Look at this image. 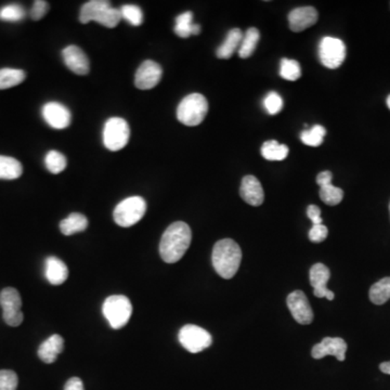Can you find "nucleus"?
Masks as SVG:
<instances>
[{"mask_svg": "<svg viewBox=\"0 0 390 390\" xmlns=\"http://www.w3.org/2000/svg\"><path fill=\"white\" fill-rule=\"evenodd\" d=\"M191 240V229L187 223L183 221L172 223L160 239V258L167 264L179 262L190 248Z\"/></svg>", "mask_w": 390, "mask_h": 390, "instance_id": "1", "label": "nucleus"}, {"mask_svg": "<svg viewBox=\"0 0 390 390\" xmlns=\"http://www.w3.org/2000/svg\"><path fill=\"white\" fill-rule=\"evenodd\" d=\"M242 260V250L238 243L223 239L215 244L211 262L217 273L223 279H231L238 272Z\"/></svg>", "mask_w": 390, "mask_h": 390, "instance_id": "2", "label": "nucleus"}, {"mask_svg": "<svg viewBox=\"0 0 390 390\" xmlns=\"http://www.w3.org/2000/svg\"><path fill=\"white\" fill-rule=\"evenodd\" d=\"M209 113V102L201 93H191L183 98L177 107V119L186 126L201 124Z\"/></svg>", "mask_w": 390, "mask_h": 390, "instance_id": "3", "label": "nucleus"}, {"mask_svg": "<svg viewBox=\"0 0 390 390\" xmlns=\"http://www.w3.org/2000/svg\"><path fill=\"white\" fill-rule=\"evenodd\" d=\"M102 313L112 329L119 330L130 320L133 305L126 296H110L102 306Z\"/></svg>", "mask_w": 390, "mask_h": 390, "instance_id": "4", "label": "nucleus"}, {"mask_svg": "<svg viewBox=\"0 0 390 390\" xmlns=\"http://www.w3.org/2000/svg\"><path fill=\"white\" fill-rule=\"evenodd\" d=\"M147 211V202L141 197H131L125 199L115 207V223L121 227L128 228L136 225L144 216Z\"/></svg>", "mask_w": 390, "mask_h": 390, "instance_id": "5", "label": "nucleus"}, {"mask_svg": "<svg viewBox=\"0 0 390 390\" xmlns=\"http://www.w3.org/2000/svg\"><path fill=\"white\" fill-rule=\"evenodd\" d=\"M130 138L128 123L121 117H111L103 128V143L105 148L112 152L121 150L126 147Z\"/></svg>", "mask_w": 390, "mask_h": 390, "instance_id": "6", "label": "nucleus"}, {"mask_svg": "<svg viewBox=\"0 0 390 390\" xmlns=\"http://www.w3.org/2000/svg\"><path fill=\"white\" fill-rule=\"evenodd\" d=\"M178 337L181 346L191 354L203 352L213 343L211 335L207 330L194 324L184 325Z\"/></svg>", "mask_w": 390, "mask_h": 390, "instance_id": "7", "label": "nucleus"}, {"mask_svg": "<svg viewBox=\"0 0 390 390\" xmlns=\"http://www.w3.org/2000/svg\"><path fill=\"white\" fill-rule=\"evenodd\" d=\"M319 58L325 68L335 70L344 63L346 59V46L342 39L324 37L319 45Z\"/></svg>", "mask_w": 390, "mask_h": 390, "instance_id": "8", "label": "nucleus"}, {"mask_svg": "<svg viewBox=\"0 0 390 390\" xmlns=\"http://www.w3.org/2000/svg\"><path fill=\"white\" fill-rule=\"evenodd\" d=\"M0 306L3 308V317L10 327H19L23 322L22 299L17 290L13 287L3 289L0 293Z\"/></svg>", "mask_w": 390, "mask_h": 390, "instance_id": "9", "label": "nucleus"}, {"mask_svg": "<svg viewBox=\"0 0 390 390\" xmlns=\"http://www.w3.org/2000/svg\"><path fill=\"white\" fill-rule=\"evenodd\" d=\"M163 70L154 61L147 60L139 66L135 76V85L138 89L149 90L158 85L162 80Z\"/></svg>", "mask_w": 390, "mask_h": 390, "instance_id": "10", "label": "nucleus"}, {"mask_svg": "<svg viewBox=\"0 0 390 390\" xmlns=\"http://www.w3.org/2000/svg\"><path fill=\"white\" fill-rule=\"evenodd\" d=\"M287 306L292 315L299 324H310L313 321V311L307 296L301 291H295L287 296Z\"/></svg>", "mask_w": 390, "mask_h": 390, "instance_id": "11", "label": "nucleus"}, {"mask_svg": "<svg viewBox=\"0 0 390 390\" xmlns=\"http://www.w3.org/2000/svg\"><path fill=\"white\" fill-rule=\"evenodd\" d=\"M347 344L340 337H325L322 342L315 345L311 350L313 359H322L327 356L336 357L338 361L346 358Z\"/></svg>", "mask_w": 390, "mask_h": 390, "instance_id": "12", "label": "nucleus"}, {"mask_svg": "<svg viewBox=\"0 0 390 390\" xmlns=\"http://www.w3.org/2000/svg\"><path fill=\"white\" fill-rule=\"evenodd\" d=\"M43 117L49 126L54 129H64L70 126V110L59 102H48L42 110Z\"/></svg>", "mask_w": 390, "mask_h": 390, "instance_id": "13", "label": "nucleus"}, {"mask_svg": "<svg viewBox=\"0 0 390 390\" xmlns=\"http://www.w3.org/2000/svg\"><path fill=\"white\" fill-rule=\"evenodd\" d=\"M309 276L315 297L333 301L335 297L334 293L327 287V282L331 278L330 269L325 264H315L311 267Z\"/></svg>", "mask_w": 390, "mask_h": 390, "instance_id": "14", "label": "nucleus"}, {"mask_svg": "<svg viewBox=\"0 0 390 390\" xmlns=\"http://www.w3.org/2000/svg\"><path fill=\"white\" fill-rule=\"evenodd\" d=\"M332 178V172L330 170H325L317 174V183L320 186V199L327 205L335 207L343 201L344 191L340 188L333 186Z\"/></svg>", "mask_w": 390, "mask_h": 390, "instance_id": "15", "label": "nucleus"}, {"mask_svg": "<svg viewBox=\"0 0 390 390\" xmlns=\"http://www.w3.org/2000/svg\"><path fill=\"white\" fill-rule=\"evenodd\" d=\"M62 57H63L64 63L73 73L77 75H87L89 73V60L80 47H66L62 51Z\"/></svg>", "mask_w": 390, "mask_h": 390, "instance_id": "16", "label": "nucleus"}, {"mask_svg": "<svg viewBox=\"0 0 390 390\" xmlns=\"http://www.w3.org/2000/svg\"><path fill=\"white\" fill-rule=\"evenodd\" d=\"M317 11L313 7H299L292 10L289 15L290 29L301 33L317 23Z\"/></svg>", "mask_w": 390, "mask_h": 390, "instance_id": "17", "label": "nucleus"}, {"mask_svg": "<svg viewBox=\"0 0 390 390\" xmlns=\"http://www.w3.org/2000/svg\"><path fill=\"white\" fill-rule=\"evenodd\" d=\"M241 197L252 207H260L264 203V193L262 183L255 176H245L240 189Z\"/></svg>", "mask_w": 390, "mask_h": 390, "instance_id": "18", "label": "nucleus"}, {"mask_svg": "<svg viewBox=\"0 0 390 390\" xmlns=\"http://www.w3.org/2000/svg\"><path fill=\"white\" fill-rule=\"evenodd\" d=\"M64 340L60 335H51L38 348V357L45 363H54L59 354L63 352Z\"/></svg>", "mask_w": 390, "mask_h": 390, "instance_id": "19", "label": "nucleus"}, {"mask_svg": "<svg viewBox=\"0 0 390 390\" xmlns=\"http://www.w3.org/2000/svg\"><path fill=\"white\" fill-rule=\"evenodd\" d=\"M45 276L49 283L52 285H61L68 280V267L62 260L50 256L45 262Z\"/></svg>", "mask_w": 390, "mask_h": 390, "instance_id": "20", "label": "nucleus"}, {"mask_svg": "<svg viewBox=\"0 0 390 390\" xmlns=\"http://www.w3.org/2000/svg\"><path fill=\"white\" fill-rule=\"evenodd\" d=\"M174 31L177 36L188 38L191 35H199L201 33V27L193 22V13L188 11L176 17Z\"/></svg>", "mask_w": 390, "mask_h": 390, "instance_id": "21", "label": "nucleus"}, {"mask_svg": "<svg viewBox=\"0 0 390 390\" xmlns=\"http://www.w3.org/2000/svg\"><path fill=\"white\" fill-rule=\"evenodd\" d=\"M243 34L241 29H233L225 37V42L217 49L216 54L219 59L228 60L233 56L237 49L240 48L242 43Z\"/></svg>", "mask_w": 390, "mask_h": 390, "instance_id": "22", "label": "nucleus"}, {"mask_svg": "<svg viewBox=\"0 0 390 390\" xmlns=\"http://www.w3.org/2000/svg\"><path fill=\"white\" fill-rule=\"evenodd\" d=\"M88 219L83 213H70L68 218L63 219L60 223L61 232L64 235H73L75 233L83 232L87 229Z\"/></svg>", "mask_w": 390, "mask_h": 390, "instance_id": "23", "label": "nucleus"}, {"mask_svg": "<svg viewBox=\"0 0 390 390\" xmlns=\"http://www.w3.org/2000/svg\"><path fill=\"white\" fill-rule=\"evenodd\" d=\"M22 174L23 166L19 160L10 156H0V179H17Z\"/></svg>", "mask_w": 390, "mask_h": 390, "instance_id": "24", "label": "nucleus"}, {"mask_svg": "<svg viewBox=\"0 0 390 390\" xmlns=\"http://www.w3.org/2000/svg\"><path fill=\"white\" fill-rule=\"evenodd\" d=\"M27 73L17 68H1L0 70V90L15 87L24 82Z\"/></svg>", "mask_w": 390, "mask_h": 390, "instance_id": "25", "label": "nucleus"}, {"mask_svg": "<svg viewBox=\"0 0 390 390\" xmlns=\"http://www.w3.org/2000/svg\"><path fill=\"white\" fill-rule=\"evenodd\" d=\"M260 39V33L257 29L250 27L243 36L242 43L239 48V56L241 59H248L254 54Z\"/></svg>", "mask_w": 390, "mask_h": 390, "instance_id": "26", "label": "nucleus"}, {"mask_svg": "<svg viewBox=\"0 0 390 390\" xmlns=\"http://www.w3.org/2000/svg\"><path fill=\"white\" fill-rule=\"evenodd\" d=\"M262 158L268 160H283L289 156V148L278 141H267L262 147Z\"/></svg>", "mask_w": 390, "mask_h": 390, "instance_id": "27", "label": "nucleus"}, {"mask_svg": "<svg viewBox=\"0 0 390 390\" xmlns=\"http://www.w3.org/2000/svg\"><path fill=\"white\" fill-rule=\"evenodd\" d=\"M370 301L375 305H383L390 299V276L376 282L370 289Z\"/></svg>", "mask_w": 390, "mask_h": 390, "instance_id": "28", "label": "nucleus"}, {"mask_svg": "<svg viewBox=\"0 0 390 390\" xmlns=\"http://www.w3.org/2000/svg\"><path fill=\"white\" fill-rule=\"evenodd\" d=\"M111 5L110 1L105 0H91L88 1L80 9V21L83 24L95 21V17H97L98 13L101 11L103 8L107 7Z\"/></svg>", "mask_w": 390, "mask_h": 390, "instance_id": "29", "label": "nucleus"}, {"mask_svg": "<svg viewBox=\"0 0 390 390\" xmlns=\"http://www.w3.org/2000/svg\"><path fill=\"white\" fill-rule=\"evenodd\" d=\"M121 11L119 9H115V8H112L110 5L103 8L98 13L97 17H95V22H98L103 27H109V29H113L121 22Z\"/></svg>", "mask_w": 390, "mask_h": 390, "instance_id": "30", "label": "nucleus"}, {"mask_svg": "<svg viewBox=\"0 0 390 390\" xmlns=\"http://www.w3.org/2000/svg\"><path fill=\"white\" fill-rule=\"evenodd\" d=\"M280 75L284 80L295 82L301 78V66L297 61L286 58L282 59L281 63H280Z\"/></svg>", "mask_w": 390, "mask_h": 390, "instance_id": "31", "label": "nucleus"}, {"mask_svg": "<svg viewBox=\"0 0 390 390\" xmlns=\"http://www.w3.org/2000/svg\"><path fill=\"white\" fill-rule=\"evenodd\" d=\"M325 135H327V129L321 125H315L309 130L303 131L301 139L306 146L319 147L322 144Z\"/></svg>", "mask_w": 390, "mask_h": 390, "instance_id": "32", "label": "nucleus"}, {"mask_svg": "<svg viewBox=\"0 0 390 390\" xmlns=\"http://www.w3.org/2000/svg\"><path fill=\"white\" fill-rule=\"evenodd\" d=\"M45 164H46L47 170L51 174H57L66 170L68 162L62 153L58 152V151H50L47 153L46 158H45Z\"/></svg>", "mask_w": 390, "mask_h": 390, "instance_id": "33", "label": "nucleus"}, {"mask_svg": "<svg viewBox=\"0 0 390 390\" xmlns=\"http://www.w3.org/2000/svg\"><path fill=\"white\" fill-rule=\"evenodd\" d=\"M27 13L22 6L11 5L5 6L0 9V20L6 22H20L24 19Z\"/></svg>", "mask_w": 390, "mask_h": 390, "instance_id": "34", "label": "nucleus"}, {"mask_svg": "<svg viewBox=\"0 0 390 390\" xmlns=\"http://www.w3.org/2000/svg\"><path fill=\"white\" fill-rule=\"evenodd\" d=\"M121 17L133 27H139L143 22L142 10L136 5H124L121 8Z\"/></svg>", "mask_w": 390, "mask_h": 390, "instance_id": "35", "label": "nucleus"}, {"mask_svg": "<svg viewBox=\"0 0 390 390\" xmlns=\"http://www.w3.org/2000/svg\"><path fill=\"white\" fill-rule=\"evenodd\" d=\"M264 109L270 115H276L283 109V100L276 91H270L264 99Z\"/></svg>", "mask_w": 390, "mask_h": 390, "instance_id": "36", "label": "nucleus"}, {"mask_svg": "<svg viewBox=\"0 0 390 390\" xmlns=\"http://www.w3.org/2000/svg\"><path fill=\"white\" fill-rule=\"evenodd\" d=\"M19 378L11 370L0 371V390H17Z\"/></svg>", "mask_w": 390, "mask_h": 390, "instance_id": "37", "label": "nucleus"}, {"mask_svg": "<svg viewBox=\"0 0 390 390\" xmlns=\"http://www.w3.org/2000/svg\"><path fill=\"white\" fill-rule=\"evenodd\" d=\"M49 10V3L45 0H36L33 3L32 10H31V17L34 21L42 20L47 15Z\"/></svg>", "mask_w": 390, "mask_h": 390, "instance_id": "38", "label": "nucleus"}, {"mask_svg": "<svg viewBox=\"0 0 390 390\" xmlns=\"http://www.w3.org/2000/svg\"><path fill=\"white\" fill-rule=\"evenodd\" d=\"M329 230L324 225H315L309 231V240L313 243H321L327 238Z\"/></svg>", "mask_w": 390, "mask_h": 390, "instance_id": "39", "label": "nucleus"}, {"mask_svg": "<svg viewBox=\"0 0 390 390\" xmlns=\"http://www.w3.org/2000/svg\"><path fill=\"white\" fill-rule=\"evenodd\" d=\"M308 218L313 221V225H322V217H321V209L317 205H309L307 209Z\"/></svg>", "mask_w": 390, "mask_h": 390, "instance_id": "40", "label": "nucleus"}, {"mask_svg": "<svg viewBox=\"0 0 390 390\" xmlns=\"http://www.w3.org/2000/svg\"><path fill=\"white\" fill-rule=\"evenodd\" d=\"M64 390H84L83 381L80 377H72L64 386Z\"/></svg>", "mask_w": 390, "mask_h": 390, "instance_id": "41", "label": "nucleus"}, {"mask_svg": "<svg viewBox=\"0 0 390 390\" xmlns=\"http://www.w3.org/2000/svg\"><path fill=\"white\" fill-rule=\"evenodd\" d=\"M380 368H381V371L385 374H389L390 375V361L383 362L380 366Z\"/></svg>", "mask_w": 390, "mask_h": 390, "instance_id": "42", "label": "nucleus"}, {"mask_svg": "<svg viewBox=\"0 0 390 390\" xmlns=\"http://www.w3.org/2000/svg\"><path fill=\"white\" fill-rule=\"evenodd\" d=\"M386 103H387L388 109L390 110V95L388 96L387 100H386Z\"/></svg>", "mask_w": 390, "mask_h": 390, "instance_id": "43", "label": "nucleus"}, {"mask_svg": "<svg viewBox=\"0 0 390 390\" xmlns=\"http://www.w3.org/2000/svg\"><path fill=\"white\" fill-rule=\"evenodd\" d=\"M389 211H390V204H389Z\"/></svg>", "mask_w": 390, "mask_h": 390, "instance_id": "44", "label": "nucleus"}]
</instances>
